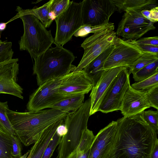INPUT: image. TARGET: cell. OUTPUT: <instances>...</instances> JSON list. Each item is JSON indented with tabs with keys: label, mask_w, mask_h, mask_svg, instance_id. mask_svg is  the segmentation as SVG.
Listing matches in <instances>:
<instances>
[{
	"label": "cell",
	"mask_w": 158,
	"mask_h": 158,
	"mask_svg": "<svg viewBox=\"0 0 158 158\" xmlns=\"http://www.w3.org/2000/svg\"><path fill=\"white\" fill-rule=\"evenodd\" d=\"M142 113L117 120L111 158H151L158 132L144 121Z\"/></svg>",
	"instance_id": "1"
},
{
	"label": "cell",
	"mask_w": 158,
	"mask_h": 158,
	"mask_svg": "<svg viewBox=\"0 0 158 158\" xmlns=\"http://www.w3.org/2000/svg\"><path fill=\"white\" fill-rule=\"evenodd\" d=\"M68 113L53 108L24 112L9 109L7 111L15 135L26 146L34 144L44 130L64 118Z\"/></svg>",
	"instance_id": "2"
},
{
	"label": "cell",
	"mask_w": 158,
	"mask_h": 158,
	"mask_svg": "<svg viewBox=\"0 0 158 158\" xmlns=\"http://www.w3.org/2000/svg\"><path fill=\"white\" fill-rule=\"evenodd\" d=\"M56 45L34 60L33 73L36 75L39 86L51 79L69 74L76 67L72 64L75 58L73 53L63 46Z\"/></svg>",
	"instance_id": "3"
},
{
	"label": "cell",
	"mask_w": 158,
	"mask_h": 158,
	"mask_svg": "<svg viewBox=\"0 0 158 158\" xmlns=\"http://www.w3.org/2000/svg\"><path fill=\"white\" fill-rule=\"evenodd\" d=\"M23 26V34L19 42L21 51L26 50L35 60L44 53L54 43L51 31H48L41 22L31 15L19 18Z\"/></svg>",
	"instance_id": "4"
},
{
	"label": "cell",
	"mask_w": 158,
	"mask_h": 158,
	"mask_svg": "<svg viewBox=\"0 0 158 158\" xmlns=\"http://www.w3.org/2000/svg\"><path fill=\"white\" fill-rule=\"evenodd\" d=\"M90 109L89 98L78 110L69 112L66 116L64 122L67 131L58 145L56 158H67L77 148L83 131L87 128Z\"/></svg>",
	"instance_id": "5"
},
{
	"label": "cell",
	"mask_w": 158,
	"mask_h": 158,
	"mask_svg": "<svg viewBox=\"0 0 158 158\" xmlns=\"http://www.w3.org/2000/svg\"><path fill=\"white\" fill-rule=\"evenodd\" d=\"M82 5V1H72L65 10L55 18L56 29L54 43L56 45L63 46L83 25Z\"/></svg>",
	"instance_id": "6"
},
{
	"label": "cell",
	"mask_w": 158,
	"mask_h": 158,
	"mask_svg": "<svg viewBox=\"0 0 158 158\" xmlns=\"http://www.w3.org/2000/svg\"><path fill=\"white\" fill-rule=\"evenodd\" d=\"M114 25L86 38L81 44L84 49L83 56L73 72L82 70L93 60L112 45L117 36Z\"/></svg>",
	"instance_id": "7"
},
{
	"label": "cell",
	"mask_w": 158,
	"mask_h": 158,
	"mask_svg": "<svg viewBox=\"0 0 158 158\" xmlns=\"http://www.w3.org/2000/svg\"><path fill=\"white\" fill-rule=\"evenodd\" d=\"M66 75L52 78L39 86L29 97L27 105V110L34 111L51 108L64 98L65 97L58 92V89Z\"/></svg>",
	"instance_id": "8"
},
{
	"label": "cell",
	"mask_w": 158,
	"mask_h": 158,
	"mask_svg": "<svg viewBox=\"0 0 158 158\" xmlns=\"http://www.w3.org/2000/svg\"><path fill=\"white\" fill-rule=\"evenodd\" d=\"M114 47L105 60L103 69L124 66L128 69L143 53L133 40H125L117 36L114 42Z\"/></svg>",
	"instance_id": "9"
},
{
	"label": "cell",
	"mask_w": 158,
	"mask_h": 158,
	"mask_svg": "<svg viewBox=\"0 0 158 158\" xmlns=\"http://www.w3.org/2000/svg\"><path fill=\"white\" fill-rule=\"evenodd\" d=\"M125 12L118 24L115 32L116 36L127 40H136L156 29L154 23L144 17L140 12L131 10Z\"/></svg>",
	"instance_id": "10"
},
{
	"label": "cell",
	"mask_w": 158,
	"mask_h": 158,
	"mask_svg": "<svg viewBox=\"0 0 158 158\" xmlns=\"http://www.w3.org/2000/svg\"><path fill=\"white\" fill-rule=\"evenodd\" d=\"M128 69L122 70L112 81L105 92L98 111L107 113L120 110L122 100L131 85Z\"/></svg>",
	"instance_id": "11"
},
{
	"label": "cell",
	"mask_w": 158,
	"mask_h": 158,
	"mask_svg": "<svg viewBox=\"0 0 158 158\" xmlns=\"http://www.w3.org/2000/svg\"><path fill=\"white\" fill-rule=\"evenodd\" d=\"M81 16L83 25L98 26L109 22L117 8L112 0L82 1Z\"/></svg>",
	"instance_id": "12"
},
{
	"label": "cell",
	"mask_w": 158,
	"mask_h": 158,
	"mask_svg": "<svg viewBox=\"0 0 158 158\" xmlns=\"http://www.w3.org/2000/svg\"><path fill=\"white\" fill-rule=\"evenodd\" d=\"M93 86L91 81L82 70L72 72L67 75L58 89V92L65 97L69 95L88 94Z\"/></svg>",
	"instance_id": "13"
},
{
	"label": "cell",
	"mask_w": 158,
	"mask_h": 158,
	"mask_svg": "<svg viewBox=\"0 0 158 158\" xmlns=\"http://www.w3.org/2000/svg\"><path fill=\"white\" fill-rule=\"evenodd\" d=\"M150 107L146 90H136L130 85L123 97L120 110L123 116L128 117L141 113Z\"/></svg>",
	"instance_id": "14"
},
{
	"label": "cell",
	"mask_w": 158,
	"mask_h": 158,
	"mask_svg": "<svg viewBox=\"0 0 158 158\" xmlns=\"http://www.w3.org/2000/svg\"><path fill=\"white\" fill-rule=\"evenodd\" d=\"M19 64L9 63L0 69V94H6L23 99V89L18 83Z\"/></svg>",
	"instance_id": "15"
},
{
	"label": "cell",
	"mask_w": 158,
	"mask_h": 158,
	"mask_svg": "<svg viewBox=\"0 0 158 158\" xmlns=\"http://www.w3.org/2000/svg\"><path fill=\"white\" fill-rule=\"evenodd\" d=\"M127 67L119 66L105 70L90 94V116L98 111L103 97L110 83L122 70Z\"/></svg>",
	"instance_id": "16"
},
{
	"label": "cell",
	"mask_w": 158,
	"mask_h": 158,
	"mask_svg": "<svg viewBox=\"0 0 158 158\" xmlns=\"http://www.w3.org/2000/svg\"><path fill=\"white\" fill-rule=\"evenodd\" d=\"M117 129V122L113 121L95 136L91 147L100 151L112 149Z\"/></svg>",
	"instance_id": "17"
},
{
	"label": "cell",
	"mask_w": 158,
	"mask_h": 158,
	"mask_svg": "<svg viewBox=\"0 0 158 158\" xmlns=\"http://www.w3.org/2000/svg\"><path fill=\"white\" fill-rule=\"evenodd\" d=\"M52 0H50L41 6L34 7L31 9H23L19 6H17L16 10L18 13L16 15L8 21L7 24L12 21L19 18L22 16L26 15H31L40 20L41 22L46 28L51 24L53 20L50 12V7Z\"/></svg>",
	"instance_id": "18"
},
{
	"label": "cell",
	"mask_w": 158,
	"mask_h": 158,
	"mask_svg": "<svg viewBox=\"0 0 158 158\" xmlns=\"http://www.w3.org/2000/svg\"><path fill=\"white\" fill-rule=\"evenodd\" d=\"M114 47V43L82 69L87 78L92 82L93 86L96 84L105 70L103 69L104 62Z\"/></svg>",
	"instance_id": "19"
},
{
	"label": "cell",
	"mask_w": 158,
	"mask_h": 158,
	"mask_svg": "<svg viewBox=\"0 0 158 158\" xmlns=\"http://www.w3.org/2000/svg\"><path fill=\"white\" fill-rule=\"evenodd\" d=\"M119 13L131 10L141 12L145 10H150L157 6L156 0H112Z\"/></svg>",
	"instance_id": "20"
},
{
	"label": "cell",
	"mask_w": 158,
	"mask_h": 158,
	"mask_svg": "<svg viewBox=\"0 0 158 158\" xmlns=\"http://www.w3.org/2000/svg\"><path fill=\"white\" fill-rule=\"evenodd\" d=\"M84 94H78L68 96L54 104L51 108L55 109L68 113L78 110L83 104Z\"/></svg>",
	"instance_id": "21"
},
{
	"label": "cell",
	"mask_w": 158,
	"mask_h": 158,
	"mask_svg": "<svg viewBox=\"0 0 158 158\" xmlns=\"http://www.w3.org/2000/svg\"><path fill=\"white\" fill-rule=\"evenodd\" d=\"M158 60V54L144 52L128 69L129 74H134L149 64Z\"/></svg>",
	"instance_id": "22"
},
{
	"label": "cell",
	"mask_w": 158,
	"mask_h": 158,
	"mask_svg": "<svg viewBox=\"0 0 158 158\" xmlns=\"http://www.w3.org/2000/svg\"><path fill=\"white\" fill-rule=\"evenodd\" d=\"M11 136L0 127V158H14Z\"/></svg>",
	"instance_id": "23"
},
{
	"label": "cell",
	"mask_w": 158,
	"mask_h": 158,
	"mask_svg": "<svg viewBox=\"0 0 158 158\" xmlns=\"http://www.w3.org/2000/svg\"><path fill=\"white\" fill-rule=\"evenodd\" d=\"M9 109L7 101H0V127L11 136L15 135L7 114Z\"/></svg>",
	"instance_id": "24"
},
{
	"label": "cell",
	"mask_w": 158,
	"mask_h": 158,
	"mask_svg": "<svg viewBox=\"0 0 158 158\" xmlns=\"http://www.w3.org/2000/svg\"><path fill=\"white\" fill-rule=\"evenodd\" d=\"M158 60L151 63L133 74V77L136 82L144 80L158 73Z\"/></svg>",
	"instance_id": "25"
},
{
	"label": "cell",
	"mask_w": 158,
	"mask_h": 158,
	"mask_svg": "<svg viewBox=\"0 0 158 158\" xmlns=\"http://www.w3.org/2000/svg\"><path fill=\"white\" fill-rule=\"evenodd\" d=\"M95 138L92 131L88 128L83 131L78 147L77 152L81 153L90 150Z\"/></svg>",
	"instance_id": "26"
},
{
	"label": "cell",
	"mask_w": 158,
	"mask_h": 158,
	"mask_svg": "<svg viewBox=\"0 0 158 158\" xmlns=\"http://www.w3.org/2000/svg\"><path fill=\"white\" fill-rule=\"evenodd\" d=\"M114 25L113 23L109 22L98 26L83 25L75 32L74 35L76 37H85L89 33H95Z\"/></svg>",
	"instance_id": "27"
},
{
	"label": "cell",
	"mask_w": 158,
	"mask_h": 158,
	"mask_svg": "<svg viewBox=\"0 0 158 158\" xmlns=\"http://www.w3.org/2000/svg\"><path fill=\"white\" fill-rule=\"evenodd\" d=\"M158 85V73L142 81L136 82L131 86L137 90H147L155 86Z\"/></svg>",
	"instance_id": "28"
},
{
	"label": "cell",
	"mask_w": 158,
	"mask_h": 158,
	"mask_svg": "<svg viewBox=\"0 0 158 158\" xmlns=\"http://www.w3.org/2000/svg\"><path fill=\"white\" fill-rule=\"evenodd\" d=\"M14 53L12 43L0 39V63L12 59Z\"/></svg>",
	"instance_id": "29"
},
{
	"label": "cell",
	"mask_w": 158,
	"mask_h": 158,
	"mask_svg": "<svg viewBox=\"0 0 158 158\" xmlns=\"http://www.w3.org/2000/svg\"><path fill=\"white\" fill-rule=\"evenodd\" d=\"M71 1L69 0H52L50 12L53 20L65 10Z\"/></svg>",
	"instance_id": "30"
},
{
	"label": "cell",
	"mask_w": 158,
	"mask_h": 158,
	"mask_svg": "<svg viewBox=\"0 0 158 158\" xmlns=\"http://www.w3.org/2000/svg\"><path fill=\"white\" fill-rule=\"evenodd\" d=\"M142 117L146 123L158 132V110H144L142 112Z\"/></svg>",
	"instance_id": "31"
},
{
	"label": "cell",
	"mask_w": 158,
	"mask_h": 158,
	"mask_svg": "<svg viewBox=\"0 0 158 158\" xmlns=\"http://www.w3.org/2000/svg\"><path fill=\"white\" fill-rule=\"evenodd\" d=\"M62 137L56 132L45 149L41 158H50L56 147L59 144Z\"/></svg>",
	"instance_id": "32"
},
{
	"label": "cell",
	"mask_w": 158,
	"mask_h": 158,
	"mask_svg": "<svg viewBox=\"0 0 158 158\" xmlns=\"http://www.w3.org/2000/svg\"><path fill=\"white\" fill-rule=\"evenodd\" d=\"M148 99L151 106L158 110V85L146 90Z\"/></svg>",
	"instance_id": "33"
},
{
	"label": "cell",
	"mask_w": 158,
	"mask_h": 158,
	"mask_svg": "<svg viewBox=\"0 0 158 158\" xmlns=\"http://www.w3.org/2000/svg\"><path fill=\"white\" fill-rule=\"evenodd\" d=\"M12 141V155L14 158H19L22 156L21 142L16 135L11 136Z\"/></svg>",
	"instance_id": "34"
},
{
	"label": "cell",
	"mask_w": 158,
	"mask_h": 158,
	"mask_svg": "<svg viewBox=\"0 0 158 158\" xmlns=\"http://www.w3.org/2000/svg\"><path fill=\"white\" fill-rule=\"evenodd\" d=\"M112 150L100 151L91 147L87 158H111Z\"/></svg>",
	"instance_id": "35"
},
{
	"label": "cell",
	"mask_w": 158,
	"mask_h": 158,
	"mask_svg": "<svg viewBox=\"0 0 158 158\" xmlns=\"http://www.w3.org/2000/svg\"><path fill=\"white\" fill-rule=\"evenodd\" d=\"M140 13L144 17L152 23H154L158 21V6L150 10H143Z\"/></svg>",
	"instance_id": "36"
},
{
	"label": "cell",
	"mask_w": 158,
	"mask_h": 158,
	"mask_svg": "<svg viewBox=\"0 0 158 158\" xmlns=\"http://www.w3.org/2000/svg\"><path fill=\"white\" fill-rule=\"evenodd\" d=\"M136 44L148 45L158 46V37L142 38L138 40H133Z\"/></svg>",
	"instance_id": "37"
},
{
	"label": "cell",
	"mask_w": 158,
	"mask_h": 158,
	"mask_svg": "<svg viewBox=\"0 0 158 158\" xmlns=\"http://www.w3.org/2000/svg\"><path fill=\"white\" fill-rule=\"evenodd\" d=\"M135 44H136L143 52H147L158 54V46L148 45Z\"/></svg>",
	"instance_id": "38"
},
{
	"label": "cell",
	"mask_w": 158,
	"mask_h": 158,
	"mask_svg": "<svg viewBox=\"0 0 158 158\" xmlns=\"http://www.w3.org/2000/svg\"><path fill=\"white\" fill-rule=\"evenodd\" d=\"M66 131L67 130L64 125V122L58 127L56 133L62 137L66 133Z\"/></svg>",
	"instance_id": "39"
},
{
	"label": "cell",
	"mask_w": 158,
	"mask_h": 158,
	"mask_svg": "<svg viewBox=\"0 0 158 158\" xmlns=\"http://www.w3.org/2000/svg\"><path fill=\"white\" fill-rule=\"evenodd\" d=\"M151 158H158V141L156 143L153 149Z\"/></svg>",
	"instance_id": "40"
},
{
	"label": "cell",
	"mask_w": 158,
	"mask_h": 158,
	"mask_svg": "<svg viewBox=\"0 0 158 158\" xmlns=\"http://www.w3.org/2000/svg\"><path fill=\"white\" fill-rule=\"evenodd\" d=\"M18 61L19 59L18 58L12 59L10 60L0 63V69L3 67L5 65L9 63L15 61L18 62Z\"/></svg>",
	"instance_id": "41"
},
{
	"label": "cell",
	"mask_w": 158,
	"mask_h": 158,
	"mask_svg": "<svg viewBox=\"0 0 158 158\" xmlns=\"http://www.w3.org/2000/svg\"><path fill=\"white\" fill-rule=\"evenodd\" d=\"M67 158H77V149L70 154Z\"/></svg>",
	"instance_id": "42"
},
{
	"label": "cell",
	"mask_w": 158,
	"mask_h": 158,
	"mask_svg": "<svg viewBox=\"0 0 158 158\" xmlns=\"http://www.w3.org/2000/svg\"><path fill=\"white\" fill-rule=\"evenodd\" d=\"M7 24L6 23H0V31L4 30L6 28Z\"/></svg>",
	"instance_id": "43"
},
{
	"label": "cell",
	"mask_w": 158,
	"mask_h": 158,
	"mask_svg": "<svg viewBox=\"0 0 158 158\" xmlns=\"http://www.w3.org/2000/svg\"><path fill=\"white\" fill-rule=\"evenodd\" d=\"M29 153V151H28V152H27L24 155L22 156L21 157H20L19 158H27Z\"/></svg>",
	"instance_id": "44"
}]
</instances>
